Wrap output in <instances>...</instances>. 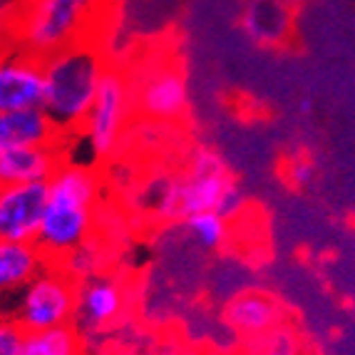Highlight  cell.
I'll list each match as a JSON object with an SVG mask.
<instances>
[{
  "label": "cell",
  "mask_w": 355,
  "mask_h": 355,
  "mask_svg": "<svg viewBox=\"0 0 355 355\" xmlns=\"http://www.w3.org/2000/svg\"><path fill=\"white\" fill-rule=\"evenodd\" d=\"M182 224H184V229H187V234L191 236V241L207 251L221 249L226 243V239H229V219L221 216L219 211L191 214Z\"/></svg>",
  "instance_id": "17"
},
{
  "label": "cell",
  "mask_w": 355,
  "mask_h": 355,
  "mask_svg": "<svg viewBox=\"0 0 355 355\" xmlns=\"http://www.w3.org/2000/svg\"><path fill=\"white\" fill-rule=\"evenodd\" d=\"M288 28V15L279 0H254L243 12V30L259 42H276Z\"/></svg>",
  "instance_id": "15"
},
{
  "label": "cell",
  "mask_w": 355,
  "mask_h": 355,
  "mask_svg": "<svg viewBox=\"0 0 355 355\" xmlns=\"http://www.w3.org/2000/svg\"><path fill=\"white\" fill-rule=\"evenodd\" d=\"M243 204V189L211 149H199L187 174L164 179L154 196V211L164 221H184L199 211H219L226 219H234Z\"/></svg>",
  "instance_id": "2"
},
{
  "label": "cell",
  "mask_w": 355,
  "mask_h": 355,
  "mask_svg": "<svg viewBox=\"0 0 355 355\" xmlns=\"http://www.w3.org/2000/svg\"><path fill=\"white\" fill-rule=\"evenodd\" d=\"M60 162L55 147H20L0 152V187L8 184H45Z\"/></svg>",
  "instance_id": "12"
},
{
  "label": "cell",
  "mask_w": 355,
  "mask_h": 355,
  "mask_svg": "<svg viewBox=\"0 0 355 355\" xmlns=\"http://www.w3.org/2000/svg\"><path fill=\"white\" fill-rule=\"evenodd\" d=\"M20 355H83V338L75 326L25 333Z\"/></svg>",
  "instance_id": "16"
},
{
  "label": "cell",
  "mask_w": 355,
  "mask_h": 355,
  "mask_svg": "<svg viewBox=\"0 0 355 355\" xmlns=\"http://www.w3.org/2000/svg\"><path fill=\"white\" fill-rule=\"evenodd\" d=\"M315 169L311 162H298L296 166H293V182L301 184V187H306V184H311V179H313Z\"/></svg>",
  "instance_id": "19"
},
{
  "label": "cell",
  "mask_w": 355,
  "mask_h": 355,
  "mask_svg": "<svg viewBox=\"0 0 355 355\" xmlns=\"http://www.w3.org/2000/svg\"><path fill=\"white\" fill-rule=\"evenodd\" d=\"M135 92L119 70H105L100 89L83 125L85 142L92 157H110L117 149L119 137L130 122Z\"/></svg>",
  "instance_id": "6"
},
{
  "label": "cell",
  "mask_w": 355,
  "mask_h": 355,
  "mask_svg": "<svg viewBox=\"0 0 355 355\" xmlns=\"http://www.w3.org/2000/svg\"><path fill=\"white\" fill-rule=\"evenodd\" d=\"M58 137V127L42 112V107L0 112V152L20 147H55Z\"/></svg>",
  "instance_id": "13"
},
{
  "label": "cell",
  "mask_w": 355,
  "mask_h": 355,
  "mask_svg": "<svg viewBox=\"0 0 355 355\" xmlns=\"http://www.w3.org/2000/svg\"><path fill=\"white\" fill-rule=\"evenodd\" d=\"M298 110H301V114H311V112H313V100L303 97V100L298 102Z\"/></svg>",
  "instance_id": "20"
},
{
  "label": "cell",
  "mask_w": 355,
  "mask_h": 355,
  "mask_svg": "<svg viewBox=\"0 0 355 355\" xmlns=\"http://www.w3.org/2000/svg\"><path fill=\"white\" fill-rule=\"evenodd\" d=\"M135 105L152 119H177L189 105V85L182 70L174 65H162L142 80L135 92Z\"/></svg>",
  "instance_id": "10"
},
{
  "label": "cell",
  "mask_w": 355,
  "mask_h": 355,
  "mask_svg": "<svg viewBox=\"0 0 355 355\" xmlns=\"http://www.w3.org/2000/svg\"><path fill=\"white\" fill-rule=\"evenodd\" d=\"M42 60L28 53L0 58V112L37 110L42 107Z\"/></svg>",
  "instance_id": "9"
},
{
  "label": "cell",
  "mask_w": 355,
  "mask_h": 355,
  "mask_svg": "<svg viewBox=\"0 0 355 355\" xmlns=\"http://www.w3.org/2000/svg\"><path fill=\"white\" fill-rule=\"evenodd\" d=\"M95 0H28L20 12V45L33 58L77 45Z\"/></svg>",
  "instance_id": "4"
},
{
  "label": "cell",
  "mask_w": 355,
  "mask_h": 355,
  "mask_svg": "<svg viewBox=\"0 0 355 355\" xmlns=\"http://www.w3.org/2000/svg\"><path fill=\"white\" fill-rule=\"evenodd\" d=\"M25 331L12 318L0 315V355H20Z\"/></svg>",
  "instance_id": "18"
},
{
  "label": "cell",
  "mask_w": 355,
  "mask_h": 355,
  "mask_svg": "<svg viewBox=\"0 0 355 355\" xmlns=\"http://www.w3.org/2000/svg\"><path fill=\"white\" fill-rule=\"evenodd\" d=\"M45 202L48 182L0 187V241L35 243Z\"/></svg>",
  "instance_id": "7"
},
{
  "label": "cell",
  "mask_w": 355,
  "mask_h": 355,
  "mask_svg": "<svg viewBox=\"0 0 355 355\" xmlns=\"http://www.w3.org/2000/svg\"><path fill=\"white\" fill-rule=\"evenodd\" d=\"M281 318L279 301L266 291H243L229 301L224 311V320L239 336L256 338L276 328Z\"/></svg>",
  "instance_id": "11"
},
{
  "label": "cell",
  "mask_w": 355,
  "mask_h": 355,
  "mask_svg": "<svg viewBox=\"0 0 355 355\" xmlns=\"http://www.w3.org/2000/svg\"><path fill=\"white\" fill-rule=\"evenodd\" d=\"M6 6H8V0H0V15H3V10H6Z\"/></svg>",
  "instance_id": "21"
},
{
  "label": "cell",
  "mask_w": 355,
  "mask_h": 355,
  "mask_svg": "<svg viewBox=\"0 0 355 355\" xmlns=\"http://www.w3.org/2000/svg\"><path fill=\"white\" fill-rule=\"evenodd\" d=\"M77 311V284L60 268H42L18 291L15 323L25 333L72 326Z\"/></svg>",
  "instance_id": "5"
},
{
  "label": "cell",
  "mask_w": 355,
  "mask_h": 355,
  "mask_svg": "<svg viewBox=\"0 0 355 355\" xmlns=\"http://www.w3.org/2000/svg\"><path fill=\"white\" fill-rule=\"evenodd\" d=\"M105 70L97 50L80 42L42 58V112L48 114L58 132H70L85 125Z\"/></svg>",
  "instance_id": "3"
},
{
  "label": "cell",
  "mask_w": 355,
  "mask_h": 355,
  "mask_svg": "<svg viewBox=\"0 0 355 355\" xmlns=\"http://www.w3.org/2000/svg\"><path fill=\"white\" fill-rule=\"evenodd\" d=\"M100 179L85 164L62 162L48 179V202L35 246L45 259H65L85 246L95 224Z\"/></svg>",
  "instance_id": "1"
},
{
  "label": "cell",
  "mask_w": 355,
  "mask_h": 355,
  "mask_svg": "<svg viewBox=\"0 0 355 355\" xmlns=\"http://www.w3.org/2000/svg\"><path fill=\"white\" fill-rule=\"evenodd\" d=\"M127 291L117 276L95 273L85 276L83 284H77V311L75 320L87 331H100L117 323L125 313Z\"/></svg>",
  "instance_id": "8"
},
{
  "label": "cell",
  "mask_w": 355,
  "mask_h": 355,
  "mask_svg": "<svg viewBox=\"0 0 355 355\" xmlns=\"http://www.w3.org/2000/svg\"><path fill=\"white\" fill-rule=\"evenodd\" d=\"M48 259L35 243L0 241V293L20 291L45 268Z\"/></svg>",
  "instance_id": "14"
}]
</instances>
